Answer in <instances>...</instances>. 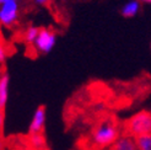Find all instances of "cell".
I'll list each match as a JSON object with an SVG mask.
<instances>
[{
    "label": "cell",
    "mask_w": 151,
    "mask_h": 150,
    "mask_svg": "<svg viewBox=\"0 0 151 150\" xmlns=\"http://www.w3.org/2000/svg\"><path fill=\"white\" fill-rule=\"evenodd\" d=\"M29 140H31V144L35 149L37 150H42V148L46 146V139H44L43 133L40 134H29Z\"/></svg>",
    "instance_id": "9"
},
{
    "label": "cell",
    "mask_w": 151,
    "mask_h": 150,
    "mask_svg": "<svg viewBox=\"0 0 151 150\" xmlns=\"http://www.w3.org/2000/svg\"><path fill=\"white\" fill-rule=\"evenodd\" d=\"M40 32V28H36V27H29L27 31L25 32V41L29 44H33L37 36H38Z\"/></svg>",
    "instance_id": "11"
},
{
    "label": "cell",
    "mask_w": 151,
    "mask_h": 150,
    "mask_svg": "<svg viewBox=\"0 0 151 150\" xmlns=\"http://www.w3.org/2000/svg\"><path fill=\"white\" fill-rule=\"evenodd\" d=\"M44 123H46V107L41 105V106L37 107L32 122L29 124L28 128V133L29 134H40L43 133L44 131Z\"/></svg>",
    "instance_id": "5"
},
{
    "label": "cell",
    "mask_w": 151,
    "mask_h": 150,
    "mask_svg": "<svg viewBox=\"0 0 151 150\" xmlns=\"http://www.w3.org/2000/svg\"><path fill=\"white\" fill-rule=\"evenodd\" d=\"M6 56H7V52H6L5 47L3 46V43L0 42V63H4L5 62Z\"/></svg>",
    "instance_id": "12"
},
{
    "label": "cell",
    "mask_w": 151,
    "mask_h": 150,
    "mask_svg": "<svg viewBox=\"0 0 151 150\" xmlns=\"http://www.w3.org/2000/svg\"><path fill=\"white\" fill-rule=\"evenodd\" d=\"M35 150H37V149H35Z\"/></svg>",
    "instance_id": "19"
},
{
    "label": "cell",
    "mask_w": 151,
    "mask_h": 150,
    "mask_svg": "<svg viewBox=\"0 0 151 150\" xmlns=\"http://www.w3.org/2000/svg\"><path fill=\"white\" fill-rule=\"evenodd\" d=\"M144 1H146V3H151V0H144Z\"/></svg>",
    "instance_id": "17"
},
{
    "label": "cell",
    "mask_w": 151,
    "mask_h": 150,
    "mask_svg": "<svg viewBox=\"0 0 151 150\" xmlns=\"http://www.w3.org/2000/svg\"><path fill=\"white\" fill-rule=\"evenodd\" d=\"M9 74L4 71L0 75V112L5 115V107L9 96Z\"/></svg>",
    "instance_id": "6"
},
{
    "label": "cell",
    "mask_w": 151,
    "mask_h": 150,
    "mask_svg": "<svg viewBox=\"0 0 151 150\" xmlns=\"http://www.w3.org/2000/svg\"><path fill=\"white\" fill-rule=\"evenodd\" d=\"M55 44V33L48 28H40L38 36L33 43L35 48L40 53H48Z\"/></svg>",
    "instance_id": "3"
},
{
    "label": "cell",
    "mask_w": 151,
    "mask_h": 150,
    "mask_svg": "<svg viewBox=\"0 0 151 150\" xmlns=\"http://www.w3.org/2000/svg\"><path fill=\"white\" fill-rule=\"evenodd\" d=\"M17 17V5L15 0L4 3L3 9L0 10V22L5 26L12 25Z\"/></svg>",
    "instance_id": "4"
},
{
    "label": "cell",
    "mask_w": 151,
    "mask_h": 150,
    "mask_svg": "<svg viewBox=\"0 0 151 150\" xmlns=\"http://www.w3.org/2000/svg\"><path fill=\"white\" fill-rule=\"evenodd\" d=\"M37 1H38L40 4H48L50 0H37Z\"/></svg>",
    "instance_id": "14"
},
{
    "label": "cell",
    "mask_w": 151,
    "mask_h": 150,
    "mask_svg": "<svg viewBox=\"0 0 151 150\" xmlns=\"http://www.w3.org/2000/svg\"><path fill=\"white\" fill-rule=\"evenodd\" d=\"M151 133V112L141 111L128 118L122 124V136L138 137Z\"/></svg>",
    "instance_id": "2"
},
{
    "label": "cell",
    "mask_w": 151,
    "mask_h": 150,
    "mask_svg": "<svg viewBox=\"0 0 151 150\" xmlns=\"http://www.w3.org/2000/svg\"><path fill=\"white\" fill-rule=\"evenodd\" d=\"M122 136L120 127L112 119L102 121L92 131V143L97 149H103L112 146Z\"/></svg>",
    "instance_id": "1"
},
{
    "label": "cell",
    "mask_w": 151,
    "mask_h": 150,
    "mask_svg": "<svg viewBox=\"0 0 151 150\" xmlns=\"http://www.w3.org/2000/svg\"><path fill=\"white\" fill-rule=\"evenodd\" d=\"M134 139H135V143H137L138 150H151V133L138 136Z\"/></svg>",
    "instance_id": "8"
},
{
    "label": "cell",
    "mask_w": 151,
    "mask_h": 150,
    "mask_svg": "<svg viewBox=\"0 0 151 150\" xmlns=\"http://www.w3.org/2000/svg\"><path fill=\"white\" fill-rule=\"evenodd\" d=\"M0 3H1V0H0Z\"/></svg>",
    "instance_id": "18"
},
{
    "label": "cell",
    "mask_w": 151,
    "mask_h": 150,
    "mask_svg": "<svg viewBox=\"0 0 151 150\" xmlns=\"http://www.w3.org/2000/svg\"><path fill=\"white\" fill-rule=\"evenodd\" d=\"M0 150H4V143L1 140V137H0Z\"/></svg>",
    "instance_id": "15"
},
{
    "label": "cell",
    "mask_w": 151,
    "mask_h": 150,
    "mask_svg": "<svg viewBox=\"0 0 151 150\" xmlns=\"http://www.w3.org/2000/svg\"><path fill=\"white\" fill-rule=\"evenodd\" d=\"M111 150H138V146L133 137L120 136L116 143L111 146Z\"/></svg>",
    "instance_id": "7"
},
{
    "label": "cell",
    "mask_w": 151,
    "mask_h": 150,
    "mask_svg": "<svg viewBox=\"0 0 151 150\" xmlns=\"http://www.w3.org/2000/svg\"><path fill=\"white\" fill-rule=\"evenodd\" d=\"M3 128H4V113L0 112V133H1Z\"/></svg>",
    "instance_id": "13"
},
{
    "label": "cell",
    "mask_w": 151,
    "mask_h": 150,
    "mask_svg": "<svg viewBox=\"0 0 151 150\" xmlns=\"http://www.w3.org/2000/svg\"><path fill=\"white\" fill-rule=\"evenodd\" d=\"M7 1H10V0H1V3L4 4V3H7Z\"/></svg>",
    "instance_id": "16"
},
{
    "label": "cell",
    "mask_w": 151,
    "mask_h": 150,
    "mask_svg": "<svg viewBox=\"0 0 151 150\" xmlns=\"http://www.w3.org/2000/svg\"><path fill=\"white\" fill-rule=\"evenodd\" d=\"M138 9H139V4L137 1H130L123 7L122 15L125 17H132L138 12Z\"/></svg>",
    "instance_id": "10"
}]
</instances>
